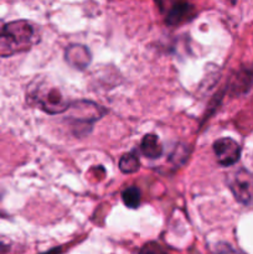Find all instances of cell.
Here are the masks:
<instances>
[{
	"label": "cell",
	"instance_id": "obj_6",
	"mask_svg": "<svg viewBox=\"0 0 253 254\" xmlns=\"http://www.w3.org/2000/svg\"><path fill=\"white\" fill-rule=\"evenodd\" d=\"M66 60L73 67L82 69L91 62V54L82 45H72L66 50Z\"/></svg>",
	"mask_w": 253,
	"mask_h": 254
},
{
	"label": "cell",
	"instance_id": "obj_10",
	"mask_svg": "<svg viewBox=\"0 0 253 254\" xmlns=\"http://www.w3.org/2000/svg\"><path fill=\"white\" fill-rule=\"evenodd\" d=\"M139 254H169L165 248L156 242H149L143 246Z\"/></svg>",
	"mask_w": 253,
	"mask_h": 254
},
{
	"label": "cell",
	"instance_id": "obj_3",
	"mask_svg": "<svg viewBox=\"0 0 253 254\" xmlns=\"http://www.w3.org/2000/svg\"><path fill=\"white\" fill-rule=\"evenodd\" d=\"M227 185L236 200L245 206H253V174L241 168L227 175Z\"/></svg>",
	"mask_w": 253,
	"mask_h": 254
},
{
	"label": "cell",
	"instance_id": "obj_5",
	"mask_svg": "<svg viewBox=\"0 0 253 254\" xmlns=\"http://www.w3.org/2000/svg\"><path fill=\"white\" fill-rule=\"evenodd\" d=\"M196 15V9L193 5L189 2H174L168 10L165 21L168 25H180L186 21H190Z\"/></svg>",
	"mask_w": 253,
	"mask_h": 254
},
{
	"label": "cell",
	"instance_id": "obj_8",
	"mask_svg": "<svg viewBox=\"0 0 253 254\" xmlns=\"http://www.w3.org/2000/svg\"><path fill=\"white\" fill-rule=\"evenodd\" d=\"M140 168V160L135 153L124 154L119 160V169L124 174H133Z\"/></svg>",
	"mask_w": 253,
	"mask_h": 254
},
{
	"label": "cell",
	"instance_id": "obj_1",
	"mask_svg": "<svg viewBox=\"0 0 253 254\" xmlns=\"http://www.w3.org/2000/svg\"><path fill=\"white\" fill-rule=\"evenodd\" d=\"M39 41L37 29L27 20L4 22L0 20V57L27 51Z\"/></svg>",
	"mask_w": 253,
	"mask_h": 254
},
{
	"label": "cell",
	"instance_id": "obj_9",
	"mask_svg": "<svg viewBox=\"0 0 253 254\" xmlns=\"http://www.w3.org/2000/svg\"><path fill=\"white\" fill-rule=\"evenodd\" d=\"M122 200L124 205L129 208H138L140 205V191L135 186L126 189L122 193Z\"/></svg>",
	"mask_w": 253,
	"mask_h": 254
},
{
	"label": "cell",
	"instance_id": "obj_12",
	"mask_svg": "<svg viewBox=\"0 0 253 254\" xmlns=\"http://www.w3.org/2000/svg\"><path fill=\"white\" fill-rule=\"evenodd\" d=\"M220 254H241V253L236 252V251L231 250V248H226V250L222 251V252H221Z\"/></svg>",
	"mask_w": 253,
	"mask_h": 254
},
{
	"label": "cell",
	"instance_id": "obj_11",
	"mask_svg": "<svg viewBox=\"0 0 253 254\" xmlns=\"http://www.w3.org/2000/svg\"><path fill=\"white\" fill-rule=\"evenodd\" d=\"M9 248H10L9 242H7L6 240L0 238V254H5L7 251H9Z\"/></svg>",
	"mask_w": 253,
	"mask_h": 254
},
{
	"label": "cell",
	"instance_id": "obj_2",
	"mask_svg": "<svg viewBox=\"0 0 253 254\" xmlns=\"http://www.w3.org/2000/svg\"><path fill=\"white\" fill-rule=\"evenodd\" d=\"M29 101H32L37 107L47 113H62L68 108V102L56 87L34 82L27 91Z\"/></svg>",
	"mask_w": 253,
	"mask_h": 254
},
{
	"label": "cell",
	"instance_id": "obj_4",
	"mask_svg": "<svg viewBox=\"0 0 253 254\" xmlns=\"http://www.w3.org/2000/svg\"><path fill=\"white\" fill-rule=\"evenodd\" d=\"M213 153L222 166H231L241 158V146L231 138H221L213 143Z\"/></svg>",
	"mask_w": 253,
	"mask_h": 254
},
{
	"label": "cell",
	"instance_id": "obj_7",
	"mask_svg": "<svg viewBox=\"0 0 253 254\" xmlns=\"http://www.w3.org/2000/svg\"><path fill=\"white\" fill-rule=\"evenodd\" d=\"M140 150L144 156L149 159H158L163 155V145L160 140L154 134H148L140 143Z\"/></svg>",
	"mask_w": 253,
	"mask_h": 254
}]
</instances>
